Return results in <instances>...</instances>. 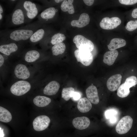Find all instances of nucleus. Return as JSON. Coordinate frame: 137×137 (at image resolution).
I'll return each instance as SVG.
<instances>
[{"label":"nucleus","instance_id":"obj_1","mask_svg":"<svg viewBox=\"0 0 137 137\" xmlns=\"http://www.w3.org/2000/svg\"><path fill=\"white\" fill-rule=\"evenodd\" d=\"M43 25L38 20L18 28L1 30L0 40L13 41L22 44L28 41L34 32Z\"/></svg>","mask_w":137,"mask_h":137},{"label":"nucleus","instance_id":"obj_2","mask_svg":"<svg viewBox=\"0 0 137 137\" xmlns=\"http://www.w3.org/2000/svg\"><path fill=\"white\" fill-rule=\"evenodd\" d=\"M27 23L26 16L23 7L22 0H18L12 12L6 17L5 26L10 27Z\"/></svg>","mask_w":137,"mask_h":137},{"label":"nucleus","instance_id":"obj_3","mask_svg":"<svg viewBox=\"0 0 137 137\" xmlns=\"http://www.w3.org/2000/svg\"><path fill=\"white\" fill-rule=\"evenodd\" d=\"M22 3L27 23H29L38 15L42 6L30 1L22 0Z\"/></svg>","mask_w":137,"mask_h":137},{"label":"nucleus","instance_id":"obj_4","mask_svg":"<svg viewBox=\"0 0 137 137\" xmlns=\"http://www.w3.org/2000/svg\"><path fill=\"white\" fill-rule=\"evenodd\" d=\"M0 40V52L7 56L18 52L20 44L13 41Z\"/></svg>","mask_w":137,"mask_h":137},{"label":"nucleus","instance_id":"obj_5","mask_svg":"<svg viewBox=\"0 0 137 137\" xmlns=\"http://www.w3.org/2000/svg\"><path fill=\"white\" fill-rule=\"evenodd\" d=\"M31 87L29 83L26 81L20 80L14 83L11 87V92L14 95L21 96L27 93Z\"/></svg>","mask_w":137,"mask_h":137},{"label":"nucleus","instance_id":"obj_6","mask_svg":"<svg viewBox=\"0 0 137 137\" xmlns=\"http://www.w3.org/2000/svg\"><path fill=\"white\" fill-rule=\"evenodd\" d=\"M73 42L78 49L92 51L94 48L93 43L90 40L81 35L74 37Z\"/></svg>","mask_w":137,"mask_h":137},{"label":"nucleus","instance_id":"obj_7","mask_svg":"<svg viewBox=\"0 0 137 137\" xmlns=\"http://www.w3.org/2000/svg\"><path fill=\"white\" fill-rule=\"evenodd\" d=\"M133 119L127 115L122 118L118 122L115 127L116 132L119 134H123L128 132L132 127Z\"/></svg>","mask_w":137,"mask_h":137},{"label":"nucleus","instance_id":"obj_8","mask_svg":"<svg viewBox=\"0 0 137 137\" xmlns=\"http://www.w3.org/2000/svg\"><path fill=\"white\" fill-rule=\"evenodd\" d=\"M74 55L77 61L85 66H89L93 61V55L89 51L78 49L74 51Z\"/></svg>","mask_w":137,"mask_h":137},{"label":"nucleus","instance_id":"obj_9","mask_svg":"<svg viewBox=\"0 0 137 137\" xmlns=\"http://www.w3.org/2000/svg\"><path fill=\"white\" fill-rule=\"evenodd\" d=\"M50 121L49 118L46 115L38 116L34 119L33 122V129L37 131H43L48 127Z\"/></svg>","mask_w":137,"mask_h":137},{"label":"nucleus","instance_id":"obj_10","mask_svg":"<svg viewBox=\"0 0 137 137\" xmlns=\"http://www.w3.org/2000/svg\"><path fill=\"white\" fill-rule=\"evenodd\" d=\"M121 19L118 17H108L103 18L99 23L100 27L106 30H111L117 27L121 23Z\"/></svg>","mask_w":137,"mask_h":137},{"label":"nucleus","instance_id":"obj_11","mask_svg":"<svg viewBox=\"0 0 137 137\" xmlns=\"http://www.w3.org/2000/svg\"><path fill=\"white\" fill-rule=\"evenodd\" d=\"M58 10L54 7H50L43 11L37 16L38 21L42 23L55 17Z\"/></svg>","mask_w":137,"mask_h":137},{"label":"nucleus","instance_id":"obj_12","mask_svg":"<svg viewBox=\"0 0 137 137\" xmlns=\"http://www.w3.org/2000/svg\"><path fill=\"white\" fill-rule=\"evenodd\" d=\"M43 26L36 31L31 37L28 41L31 44H34L40 43L45 39L46 31Z\"/></svg>","mask_w":137,"mask_h":137},{"label":"nucleus","instance_id":"obj_13","mask_svg":"<svg viewBox=\"0 0 137 137\" xmlns=\"http://www.w3.org/2000/svg\"><path fill=\"white\" fill-rule=\"evenodd\" d=\"M122 76L120 74H115L110 77L108 80L107 85L108 89L114 91L118 89L121 84Z\"/></svg>","mask_w":137,"mask_h":137},{"label":"nucleus","instance_id":"obj_14","mask_svg":"<svg viewBox=\"0 0 137 137\" xmlns=\"http://www.w3.org/2000/svg\"><path fill=\"white\" fill-rule=\"evenodd\" d=\"M14 73L17 78L23 80L27 79L30 76L28 68L26 66L22 64H19L16 66Z\"/></svg>","mask_w":137,"mask_h":137},{"label":"nucleus","instance_id":"obj_15","mask_svg":"<svg viewBox=\"0 0 137 137\" xmlns=\"http://www.w3.org/2000/svg\"><path fill=\"white\" fill-rule=\"evenodd\" d=\"M90 124L89 119L85 116L76 117L72 121L74 126L79 130H83L87 128L89 126Z\"/></svg>","mask_w":137,"mask_h":137},{"label":"nucleus","instance_id":"obj_16","mask_svg":"<svg viewBox=\"0 0 137 137\" xmlns=\"http://www.w3.org/2000/svg\"><path fill=\"white\" fill-rule=\"evenodd\" d=\"M85 93L88 99L91 102L94 104L98 103L99 99L97 89L95 86H89L87 89Z\"/></svg>","mask_w":137,"mask_h":137},{"label":"nucleus","instance_id":"obj_17","mask_svg":"<svg viewBox=\"0 0 137 137\" xmlns=\"http://www.w3.org/2000/svg\"><path fill=\"white\" fill-rule=\"evenodd\" d=\"M90 19L89 15L86 13H83L80 15L78 20H73L71 22V25L73 26L78 28L83 27L89 23Z\"/></svg>","mask_w":137,"mask_h":137},{"label":"nucleus","instance_id":"obj_18","mask_svg":"<svg viewBox=\"0 0 137 137\" xmlns=\"http://www.w3.org/2000/svg\"><path fill=\"white\" fill-rule=\"evenodd\" d=\"M60 87L58 82L55 81H52L45 87L43 90V93L48 95H55L58 92Z\"/></svg>","mask_w":137,"mask_h":137},{"label":"nucleus","instance_id":"obj_19","mask_svg":"<svg viewBox=\"0 0 137 137\" xmlns=\"http://www.w3.org/2000/svg\"><path fill=\"white\" fill-rule=\"evenodd\" d=\"M118 53V51L116 50L106 52L104 56L103 62L109 66L112 65L117 58Z\"/></svg>","mask_w":137,"mask_h":137},{"label":"nucleus","instance_id":"obj_20","mask_svg":"<svg viewBox=\"0 0 137 137\" xmlns=\"http://www.w3.org/2000/svg\"><path fill=\"white\" fill-rule=\"evenodd\" d=\"M78 110L82 113H86L90 111L92 107L91 102L86 97L80 99L77 104Z\"/></svg>","mask_w":137,"mask_h":137},{"label":"nucleus","instance_id":"obj_21","mask_svg":"<svg viewBox=\"0 0 137 137\" xmlns=\"http://www.w3.org/2000/svg\"><path fill=\"white\" fill-rule=\"evenodd\" d=\"M40 52L36 49H31L27 51L25 53L24 58L25 60L28 62H34L40 56Z\"/></svg>","mask_w":137,"mask_h":137},{"label":"nucleus","instance_id":"obj_22","mask_svg":"<svg viewBox=\"0 0 137 137\" xmlns=\"http://www.w3.org/2000/svg\"><path fill=\"white\" fill-rule=\"evenodd\" d=\"M126 44V42L125 40L121 38H116L111 40L107 46L109 50H113L124 46Z\"/></svg>","mask_w":137,"mask_h":137},{"label":"nucleus","instance_id":"obj_23","mask_svg":"<svg viewBox=\"0 0 137 137\" xmlns=\"http://www.w3.org/2000/svg\"><path fill=\"white\" fill-rule=\"evenodd\" d=\"M34 104L38 107H43L49 105L51 102V99L43 96H38L33 99Z\"/></svg>","mask_w":137,"mask_h":137},{"label":"nucleus","instance_id":"obj_24","mask_svg":"<svg viewBox=\"0 0 137 137\" xmlns=\"http://www.w3.org/2000/svg\"><path fill=\"white\" fill-rule=\"evenodd\" d=\"M73 0H66L63 1L61 5V10L64 12L67 11L69 14H72L74 13V9L72 3Z\"/></svg>","mask_w":137,"mask_h":137},{"label":"nucleus","instance_id":"obj_25","mask_svg":"<svg viewBox=\"0 0 137 137\" xmlns=\"http://www.w3.org/2000/svg\"><path fill=\"white\" fill-rule=\"evenodd\" d=\"M12 118L11 113L7 110L0 107V121L4 123L10 122Z\"/></svg>","mask_w":137,"mask_h":137},{"label":"nucleus","instance_id":"obj_26","mask_svg":"<svg viewBox=\"0 0 137 137\" xmlns=\"http://www.w3.org/2000/svg\"><path fill=\"white\" fill-rule=\"evenodd\" d=\"M130 87L125 83L121 85L118 88L117 95L119 97L124 98L127 97L130 93Z\"/></svg>","mask_w":137,"mask_h":137},{"label":"nucleus","instance_id":"obj_27","mask_svg":"<svg viewBox=\"0 0 137 137\" xmlns=\"http://www.w3.org/2000/svg\"><path fill=\"white\" fill-rule=\"evenodd\" d=\"M66 48L65 44L63 42L56 44L52 48V51L53 55L57 56L63 54Z\"/></svg>","mask_w":137,"mask_h":137},{"label":"nucleus","instance_id":"obj_28","mask_svg":"<svg viewBox=\"0 0 137 137\" xmlns=\"http://www.w3.org/2000/svg\"><path fill=\"white\" fill-rule=\"evenodd\" d=\"M117 111L114 109L107 110L105 113L106 118L107 119H109L110 122L113 123H115L117 121Z\"/></svg>","mask_w":137,"mask_h":137},{"label":"nucleus","instance_id":"obj_29","mask_svg":"<svg viewBox=\"0 0 137 137\" xmlns=\"http://www.w3.org/2000/svg\"><path fill=\"white\" fill-rule=\"evenodd\" d=\"M66 37L63 34L58 33L54 34L51 37L50 42L52 45L59 43L64 40Z\"/></svg>","mask_w":137,"mask_h":137},{"label":"nucleus","instance_id":"obj_30","mask_svg":"<svg viewBox=\"0 0 137 137\" xmlns=\"http://www.w3.org/2000/svg\"><path fill=\"white\" fill-rule=\"evenodd\" d=\"M74 91V89L72 87L64 88L62 91V98L65 100L68 101L71 98L72 95Z\"/></svg>","mask_w":137,"mask_h":137},{"label":"nucleus","instance_id":"obj_31","mask_svg":"<svg viewBox=\"0 0 137 137\" xmlns=\"http://www.w3.org/2000/svg\"><path fill=\"white\" fill-rule=\"evenodd\" d=\"M125 83L130 88L132 87L137 84V78L133 76H130L126 79Z\"/></svg>","mask_w":137,"mask_h":137},{"label":"nucleus","instance_id":"obj_32","mask_svg":"<svg viewBox=\"0 0 137 137\" xmlns=\"http://www.w3.org/2000/svg\"><path fill=\"white\" fill-rule=\"evenodd\" d=\"M127 30L129 31H132L137 28V20H132L128 22L125 26Z\"/></svg>","mask_w":137,"mask_h":137},{"label":"nucleus","instance_id":"obj_33","mask_svg":"<svg viewBox=\"0 0 137 137\" xmlns=\"http://www.w3.org/2000/svg\"><path fill=\"white\" fill-rule=\"evenodd\" d=\"M121 4L126 5H131L137 3V0H119Z\"/></svg>","mask_w":137,"mask_h":137},{"label":"nucleus","instance_id":"obj_34","mask_svg":"<svg viewBox=\"0 0 137 137\" xmlns=\"http://www.w3.org/2000/svg\"><path fill=\"white\" fill-rule=\"evenodd\" d=\"M81 97V95L80 93L74 91L72 94L71 98L75 101L77 100L80 99Z\"/></svg>","mask_w":137,"mask_h":137},{"label":"nucleus","instance_id":"obj_35","mask_svg":"<svg viewBox=\"0 0 137 137\" xmlns=\"http://www.w3.org/2000/svg\"><path fill=\"white\" fill-rule=\"evenodd\" d=\"M4 9L3 6H2L1 3L0 4V25L2 24L3 20L4 14Z\"/></svg>","mask_w":137,"mask_h":137},{"label":"nucleus","instance_id":"obj_36","mask_svg":"<svg viewBox=\"0 0 137 137\" xmlns=\"http://www.w3.org/2000/svg\"><path fill=\"white\" fill-rule=\"evenodd\" d=\"M83 1L85 4L88 6L92 5L94 2L93 0H83Z\"/></svg>","mask_w":137,"mask_h":137},{"label":"nucleus","instance_id":"obj_37","mask_svg":"<svg viewBox=\"0 0 137 137\" xmlns=\"http://www.w3.org/2000/svg\"><path fill=\"white\" fill-rule=\"evenodd\" d=\"M5 1L9 5L11 6L12 5H13L15 4L18 1L16 0H10Z\"/></svg>","mask_w":137,"mask_h":137},{"label":"nucleus","instance_id":"obj_38","mask_svg":"<svg viewBox=\"0 0 137 137\" xmlns=\"http://www.w3.org/2000/svg\"><path fill=\"white\" fill-rule=\"evenodd\" d=\"M131 15L133 18H137V8L133 10L132 13Z\"/></svg>","mask_w":137,"mask_h":137},{"label":"nucleus","instance_id":"obj_39","mask_svg":"<svg viewBox=\"0 0 137 137\" xmlns=\"http://www.w3.org/2000/svg\"><path fill=\"white\" fill-rule=\"evenodd\" d=\"M5 59L3 55L0 54V66L1 67L3 65L4 61Z\"/></svg>","mask_w":137,"mask_h":137},{"label":"nucleus","instance_id":"obj_40","mask_svg":"<svg viewBox=\"0 0 137 137\" xmlns=\"http://www.w3.org/2000/svg\"><path fill=\"white\" fill-rule=\"evenodd\" d=\"M4 134L3 130H1L0 128V137H3Z\"/></svg>","mask_w":137,"mask_h":137},{"label":"nucleus","instance_id":"obj_41","mask_svg":"<svg viewBox=\"0 0 137 137\" xmlns=\"http://www.w3.org/2000/svg\"><path fill=\"white\" fill-rule=\"evenodd\" d=\"M55 1L56 3H59L63 1L62 0H55Z\"/></svg>","mask_w":137,"mask_h":137}]
</instances>
